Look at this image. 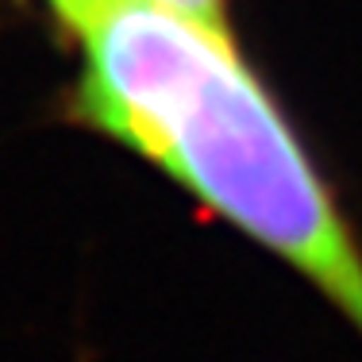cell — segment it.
Here are the masks:
<instances>
[{
    "instance_id": "cell-1",
    "label": "cell",
    "mask_w": 362,
    "mask_h": 362,
    "mask_svg": "<svg viewBox=\"0 0 362 362\" xmlns=\"http://www.w3.org/2000/svg\"><path fill=\"white\" fill-rule=\"evenodd\" d=\"M77 39L85 124L286 258L362 335V247L231 31L158 0H105Z\"/></svg>"
},
{
    "instance_id": "cell-2",
    "label": "cell",
    "mask_w": 362,
    "mask_h": 362,
    "mask_svg": "<svg viewBox=\"0 0 362 362\" xmlns=\"http://www.w3.org/2000/svg\"><path fill=\"white\" fill-rule=\"evenodd\" d=\"M158 4L174 8V12L189 16V20H197V23L228 31V0H158Z\"/></svg>"
},
{
    "instance_id": "cell-3",
    "label": "cell",
    "mask_w": 362,
    "mask_h": 362,
    "mask_svg": "<svg viewBox=\"0 0 362 362\" xmlns=\"http://www.w3.org/2000/svg\"><path fill=\"white\" fill-rule=\"evenodd\" d=\"M47 4L58 12V20H62L66 28H74V31H77L93 12H97L100 4H105V0H47Z\"/></svg>"
}]
</instances>
